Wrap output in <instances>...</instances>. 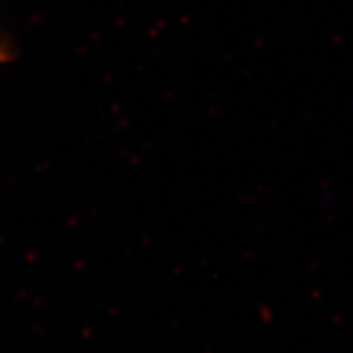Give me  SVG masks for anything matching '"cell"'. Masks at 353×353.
Segmentation results:
<instances>
[{
	"label": "cell",
	"mask_w": 353,
	"mask_h": 353,
	"mask_svg": "<svg viewBox=\"0 0 353 353\" xmlns=\"http://www.w3.org/2000/svg\"><path fill=\"white\" fill-rule=\"evenodd\" d=\"M0 54H4V52H2V50H0Z\"/></svg>",
	"instance_id": "1"
}]
</instances>
